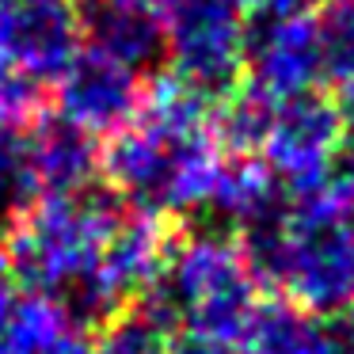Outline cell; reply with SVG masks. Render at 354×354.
I'll return each instance as SVG.
<instances>
[{
	"instance_id": "7a4b0ae2",
	"label": "cell",
	"mask_w": 354,
	"mask_h": 354,
	"mask_svg": "<svg viewBox=\"0 0 354 354\" xmlns=\"http://www.w3.org/2000/svg\"><path fill=\"white\" fill-rule=\"evenodd\" d=\"M122 206L95 191L73 198H39L8 221L0 236V259L12 286L54 297L80 320V305L100 267V252Z\"/></svg>"
},
{
	"instance_id": "3957f363",
	"label": "cell",
	"mask_w": 354,
	"mask_h": 354,
	"mask_svg": "<svg viewBox=\"0 0 354 354\" xmlns=\"http://www.w3.org/2000/svg\"><path fill=\"white\" fill-rule=\"evenodd\" d=\"M141 305L171 331H198L232 346L259 305V282L248 270L236 236L209 225L171 240Z\"/></svg>"
},
{
	"instance_id": "277c9868",
	"label": "cell",
	"mask_w": 354,
	"mask_h": 354,
	"mask_svg": "<svg viewBox=\"0 0 354 354\" xmlns=\"http://www.w3.org/2000/svg\"><path fill=\"white\" fill-rule=\"evenodd\" d=\"M248 0H164V57L171 73L221 95L244 73Z\"/></svg>"
},
{
	"instance_id": "4fadbf2b",
	"label": "cell",
	"mask_w": 354,
	"mask_h": 354,
	"mask_svg": "<svg viewBox=\"0 0 354 354\" xmlns=\"http://www.w3.org/2000/svg\"><path fill=\"white\" fill-rule=\"evenodd\" d=\"M88 328L54 297L16 293L0 331V354H84Z\"/></svg>"
},
{
	"instance_id": "603a6c76",
	"label": "cell",
	"mask_w": 354,
	"mask_h": 354,
	"mask_svg": "<svg viewBox=\"0 0 354 354\" xmlns=\"http://www.w3.org/2000/svg\"><path fill=\"white\" fill-rule=\"evenodd\" d=\"M0 270H4V259H0Z\"/></svg>"
},
{
	"instance_id": "2e32d148",
	"label": "cell",
	"mask_w": 354,
	"mask_h": 354,
	"mask_svg": "<svg viewBox=\"0 0 354 354\" xmlns=\"http://www.w3.org/2000/svg\"><path fill=\"white\" fill-rule=\"evenodd\" d=\"M171 335L176 331L138 301L118 316H111L107 324H100L95 339H88L84 354H164Z\"/></svg>"
},
{
	"instance_id": "8fae6325",
	"label": "cell",
	"mask_w": 354,
	"mask_h": 354,
	"mask_svg": "<svg viewBox=\"0 0 354 354\" xmlns=\"http://www.w3.org/2000/svg\"><path fill=\"white\" fill-rule=\"evenodd\" d=\"M80 35L92 50L145 73L164 57V0H84Z\"/></svg>"
},
{
	"instance_id": "ffe728a7",
	"label": "cell",
	"mask_w": 354,
	"mask_h": 354,
	"mask_svg": "<svg viewBox=\"0 0 354 354\" xmlns=\"http://www.w3.org/2000/svg\"><path fill=\"white\" fill-rule=\"evenodd\" d=\"M328 331L335 354H354V301L346 308H339L335 316H328Z\"/></svg>"
},
{
	"instance_id": "44dd1931",
	"label": "cell",
	"mask_w": 354,
	"mask_h": 354,
	"mask_svg": "<svg viewBox=\"0 0 354 354\" xmlns=\"http://www.w3.org/2000/svg\"><path fill=\"white\" fill-rule=\"evenodd\" d=\"M335 107H339V118H343V130H346V145H354V80L343 84Z\"/></svg>"
},
{
	"instance_id": "5b68a950",
	"label": "cell",
	"mask_w": 354,
	"mask_h": 354,
	"mask_svg": "<svg viewBox=\"0 0 354 354\" xmlns=\"http://www.w3.org/2000/svg\"><path fill=\"white\" fill-rule=\"evenodd\" d=\"M343 149L346 130L335 100L313 88V92H297L274 103L259 160L278 176L286 194H301L320 179H328L346 160Z\"/></svg>"
},
{
	"instance_id": "d6986e66",
	"label": "cell",
	"mask_w": 354,
	"mask_h": 354,
	"mask_svg": "<svg viewBox=\"0 0 354 354\" xmlns=\"http://www.w3.org/2000/svg\"><path fill=\"white\" fill-rule=\"evenodd\" d=\"M164 354H229V346L217 343V339L198 335V331H176L168 339V351Z\"/></svg>"
},
{
	"instance_id": "ac0fdd59",
	"label": "cell",
	"mask_w": 354,
	"mask_h": 354,
	"mask_svg": "<svg viewBox=\"0 0 354 354\" xmlns=\"http://www.w3.org/2000/svg\"><path fill=\"white\" fill-rule=\"evenodd\" d=\"M39 111V88L0 65V122H27Z\"/></svg>"
},
{
	"instance_id": "9a60e30c",
	"label": "cell",
	"mask_w": 354,
	"mask_h": 354,
	"mask_svg": "<svg viewBox=\"0 0 354 354\" xmlns=\"http://www.w3.org/2000/svg\"><path fill=\"white\" fill-rule=\"evenodd\" d=\"M39 198L42 191L31 160L27 122H0V217L12 221Z\"/></svg>"
},
{
	"instance_id": "5bb4252c",
	"label": "cell",
	"mask_w": 354,
	"mask_h": 354,
	"mask_svg": "<svg viewBox=\"0 0 354 354\" xmlns=\"http://www.w3.org/2000/svg\"><path fill=\"white\" fill-rule=\"evenodd\" d=\"M274 95H267L255 84H232L221 92L209 111V133H214L217 149L225 156H259L263 141L270 130V115H274Z\"/></svg>"
},
{
	"instance_id": "52a82bcc",
	"label": "cell",
	"mask_w": 354,
	"mask_h": 354,
	"mask_svg": "<svg viewBox=\"0 0 354 354\" xmlns=\"http://www.w3.org/2000/svg\"><path fill=\"white\" fill-rule=\"evenodd\" d=\"M141 92H145L141 73L92 46H80L54 80L57 115L88 130L92 138H111L122 130L138 115Z\"/></svg>"
},
{
	"instance_id": "ba28073f",
	"label": "cell",
	"mask_w": 354,
	"mask_h": 354,
	"mask_svg": "<svg viewBox=\"0 0 354 354\" xmlns=\"http://www.w3.org/2000/svg\"><path fill=\"white\" fill-rule=\"evenodd\" d=\"M244 80L274 100L313 92L316 84H324L313 12L308 16H248Z\"/></svg>"
},
{
	"instance_id": "7402d4cb",
	"label": "cell",
	"mask_w": 354,
	"mask_h": 354,
	"mask_svg": "<svg viewBox=\"0 0 354 354\" xmlns=\"http://www.w3.org/2000/svg\"><path fill=\"white\" fill-rule=\"evenodd\" d=\"M12 301H16V290H12L8 282H0V331H4V320H8Z\"/></svg>"
},
{
	"instance_id": "e0dca14e",
	"label": "cell",
	"mask_w": 354,
	"mask_h": 354,
	"mask_svg": "<svg viewBox=\"0 0 354 354\" xmlns=\"http://www.w3.org/2000/svg\"><path fill=\"white\" fill-rule=\"evenodd\" d=\"M320 77L343 88L354 80V0H320L313 12Z\"/></svg>"
},
{
	"instance_id": "6da1fadb",
	"label": "cell",
	"mask_w": 354,
	"mask_h": 354,
	"mask_svg": "<svg viewBox=\"0 0 354 354\" xmlns=\"http://www.w3.org/2000/svg\"><path fill=\"white\" fill-rule=\"evenodd\" d=\"M214 95L179 73H156L141 107L103 149L111 198L153 221H176L202 209L225 153L209 133Z\"/></svg>"
},
{
	"instance_id": "30bf717a",
	"label": "cell",
	"mask_w": 354,
	"mask_h": 354,
	"mask_svg": "<svg viewBox=\"0 0 354 354\" xmlns=\"http://www.w3.org/2000/svg\"><path fill=\"white\" fill-rule=\"evenodd\" d=\"M286 206H290V194L259 156H225L202 202L209 225L229 236H244L252 229L278 221Z\"/></svg>"
},
{
	"instance_id": "9c48e42d",
	"label": "cell",
	"mask_w": 354,
	"mask_h": 354,
	"mask_svg": "<svg viewBox=\"0 0 354 354\" xmlns=\"http://www.w3.org/2000/svg\"><path fill=\"white\" fill-rule=\"evenodd\" d=\"M27 141H31V160L42 198H73V194H88L100 183L103 171L100 138L73 126L57 111L54 115L35 111L27 118Z\"/></svg>"
},
{
	"instance_id": "7c38bea8",
	"label": "cell",
	"mask_w": 354,
	"mask_h": 354,
	"mask_svg": "<svg viewBox=\"0 0 354 354\" xmlns=\"http://www.w3.org/2000/svg\"><path fill=\"white\" fill-rule=\"evenodd\" d=\"M232 354H335L328 316L293 305L290 297L259 301L252 320L229 346Z\"/></svg>"
},
{
	"instance_id": "8992f818",
	"label": "cell",
	"mask_w": 354,
	"mask_h": 354,
	"mask_svg": "<svg viewBox=\"0 0 354 354\" xmlns=\"http://www.w3.org/2000/svg\"><path fill=\"white\" fill-rule=\"evenodd\" d=\"M80 46L73 0H0V65L35 88L54 84Z\"/></svg>"
}]
</instances>
